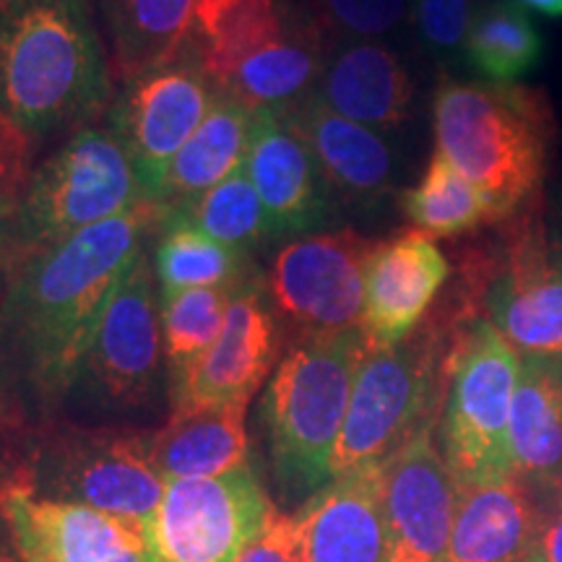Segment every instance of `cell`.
<instances>
[{"label": "cell", "instance_id": "obj_1", "mask_svg": "<svg viewBox=\"0 0 562 562\" xmlns=\"http://www.w3.org/2000/svg\"><path fill=\"white\" fill-rule=\"evenodd\" d=\"M165 220L167 209L146 199L16 258L0 305V347L40 402L53 404L74 391L112 292L144 252L146 232Z\"/></svg>", "mask_w": 562, "mask_h": 562}, {"label": "cell", "instance_id": "obj_2", "mask_svg": "<svg viewBox=\"0 0 562 562\" xmlns=\"http://www.w3.org/2000/svg\"><path fill=\"white\" fill-rule=\"evenodd\" d=\"M110 76L87 0H0V115L26 136L89 117Z\"/></svg>", "mask_w": 562, "mask_h": 562}, {"label": "cell", "instance_id": "obj_3", "mask_svg": "<svg viewBox=\"0 0 562 562\" xmlns=\"http://www.w3.org/2000/svg\"><path fill=\"white\" fill-rule=\"evenodd\" d=\"M368 336L362 328L300 339L263 396V425L279 497L302 508L334 480V453Z\"/></svg>", "mask_w": 562, "mask_h": 562}, {"label": "cell", "instance_id": "obj_4", "mask_svg": "<svg viewBox=\"0 0 562 562\" xmlns=\"http://www.w3.org/2000/svg\"><path fill=\"white\" fill-rule=\"evenodd\" d=\"M432 128L438 154L487 191L501 224L539 203L552 140V112L542 94L442 81L435 91Z\"/></svg>", "mask_w": 562, "mask_h": 562}, {"label": "cell", "instance_id": "obj_5", "mask_svg": "<svg viewBox=\"0 0 562 562\" xmlns=\"http://www.w3.org/2000/svg\"><path fill=\"white\" fill-rule=\"evenodd\" d=\"M518 355L482 315L456 328L446 355L440 453L456 487L513 476L510 404Z\"/></svg>", "mask_w": 562, "mask_h": 562}, {"label": "cell", "instance_id": "obj_6", "mask_svg": "<svg viewBox=\"0 0 562 562\" xmlns=\"http://www.w3.org/2000/svg\"><path fill=\"white\" fill-rule=\"evenodd\" d=\"M440 355L435 326L391 347L368 344L336 442L334 476L389 461L417 435L435 430L446 383V357L440 360Z\"/></svg>", "mask_w": 562, "mask_h": 562}, {"label": "cell", "instance_id": "obj_7", "mask_svg": "<svg viewBox=\"0 0 562 562\" xmlns=\"http://www.w3.org/2000/svg\"><path fill=\"white\" fill-rule=\"evenodd\" d=\"M146 199L136 165L117 133L87 128L32 172L16 209L21 240L26 248L58 243L91 224L121 216Z\"/></svg>", "mask_w": 562, "mask_h": 562}, {"label": "cell", "instance_id": "obj_8", "mask_svg": "<svg viewBox=\"0 0 562 562\" xmlns=\"http://www.w3.org/2000/svg\"><path fill=\"white\" fill-rule=\"evenodd\" d=\"M19 480L47 501L87 505L144 526L154 521L167 490L149 459V435L83 427L55 432L30 476Z\"/></svg>", "mask_w": 562, "mask_h": 562}, {"label": "cell", "instance_id": "obj_9", "mask_svg": "<svg viewBox=\"0 0 562 562\" xmlns=\"http://www.w3.org/2000/svg\"><path fill=\"white\" fill-rule=\"evenodd\" d=\"M503 227L484 279V318L518 357L562 362V232L539 203Z\"/></svg>", "mask_w": 562, "mask_h": 562}, {"label": "cell", "instance_id": "obj_10", "mask_svg": "<svg viewBox=\"0 0 562 562\" xmlns=\"http://www.w3.org/2000/svg\"><path fill=\"white\" fill-rule=\"evenodd\" d=\"M273 513L250 463L216 476L167 482L149 524L154 562H237Z\"/></svg>", "mask_w": 562, "mask_h": 562}, {"label": "cell", "instance_id": "obj_11", "mask_svg": "<svg viewBox=\"0 0 562 562\" xmlns=\"http://www.w3.org/2000/svg\"><path fill=\"white\" fill-rule=\"evenodd\" d=\"M161 311L146 256L133 261L104 307L76 389L110 412H140L157 398Z\"/></svg>", "mask_w": 562, "mask_h": 562}, {"label": "cell", "instance_id": "obj_12", "mask_svg": "<svg viewBox=\"0 0 562 562\" xmlns=\"http://www.w3.org/2000/svg\"><path fill=\"white\" fill-rule=\"evenodd\" d=\"M375 245L360 232L339 229L302 237L279 250L269 290L297 341L362 328L364 273Z\"/></svg>", "mask_w": 562, "mask_h": 562}, {"label": "cell", "instance_id": "obj_13", "mask_svg": "<svg viewBox=\"0 0 562 562\" xmlns=\"http://www.w3.org/2000/svg\"><path fill=\"white\" fill-rule=\"evenodd\" d=\"M0 521L21 562H154L149 526L47 501L21 480L0 487Z\"/></svg>", "mask_w": 562, "mask_h": 562}, {"label": "cell", "instance_id": "obj_14", "mask_svg": "<svg viewBox=\"0 0 562 562\" xmlns=\"http://www.w3.org/2000/svg\"><path fill=\"white\" fill-rule=\"evenodd\" d=\"M214 91L201 68L180 66L178 60L128 81L115 112V133L151 201H157L172 159L214 108Z\"/></svg>", "mask_w": 562, "mask_h": 562}, {"label": "cell", "instance_id": "obj_15", "mask_svg": "<svg viewBox=\"0 0 562 562\" xmlns=\"http://www.w3.org/2000/svg\"><path fill=\"white\" fill-rule=\"evenodd\" d=\"M381 474L389 562H448L459 487L432 430L383 461Z\"/></svg>", "mask_w": 562, "mask_h": 562}, {"label": "cell", "instance_id": "obj_16", "mask_svg": "<svg viewBox=\"0 0 562 562\" xmlns=\"http://www.w3.org/2000/svg\"><path fill=\"white\" fill-rule=\"evenodd\" d=\"M277 347L279 331L271 307L258 286H245L243 281L216 341L172 375L175 409L248 404L269 375Z\"/></svg>", "mask_w": 562, "mask_h": 562}, {"label": "cell", "instance_id": "obj_17", "mask_svg": "<svg viewBox=\"0 0 562 562\" xmlns=\"http://www.w3.org/2000/svg\"><path fill=\"white\" fill-rule=\"evenodd\" d=\"M292 518L305 562H389L381 463L334 476Z\"/></svg>", "mask_w": 562, "mask_h": 562}, {"label": "cell", "instance_id": "obj_18", "mask_svg": "<svg viewBox=\"0 0 562 562\" xmlns=\"http://www.w3.org/2000/svg\"><path fill=\"white\" fill-rule=\"evenodd\" d=\"M451 266L427 232L378 243L364 273L362 331L370 347L404 341L446 284Z\"/></svg>", "mask_w": 562, "mask_h": 562}, {"label": "cell", "instance_id": "obj_19", "mask_svg": "<svg viewBox=\"0 0 562 562\" xmlns=\"http://www.w3.org/2000/svg\"><path fill=\"white\" fill-rule=\"evenodd\" d=\"M243 170L263 203L273 235L313 229L326 216L331 191L318 161L277 110H252L250 146Z\"/></svg>", "mask_w": 562, "mask_h": 562}, {"label": "cell", "instance_id": "obj_20", "mask_svg": "<svg viewBox=\"0 0 562 562\" xmlns=\"http://www.w3.org/2000/svg\"><path fill=\"white\" fill-rule=\"evenodd\" d=\"M313 151L328 191L355 206H370L391 191L393 151L381 133L339 115L318 91L277 110Z\"/></svg>", "mask_w": 562, "mask_h": 562}, {"label": "cell", "instance_id": "obj_21", "mask_svg": "<svg viewBox=\"0 0 562 562\" xmlns=\"http://www.w3.org/2000/svg\"><path fill=\"white\" fill-rule=\"evenodd\" d=\"M539 513L521 476L459 487L448 562H526Z\"/></svg>", "mask_w": 562, "mask_h": 562}, {"label": "cell", "instance_id": "obj_22", "mask_svg": "<svg viewBox=\"0 0 562 562\" xmlns=\"http://www.w3.org/2000/svg\"><path fill=\"white\" fill-rule=\"evenodd\" d=\"M318 97L349 121L372 131H396L409 121L414 83L391 47L357 42L323 70Z\"/></svg>", "mask_w": 562, "mask_h": 562}, {"label": "cell", "instance_id": "obj_23", "mask_svg": "<svg viewBox=\"0 0 562 562\" xmlns=\"http://www.w3.org/2000/svg\"><path fill=\"white\" fill-rule=\"evenodd\" d=\"M248 404L180 406L165 427L149 435L154 469L172 480L216 476L248 463Z\"/></svg>", "mask_w": 562, "mask_h": 562}, {"label": "cell", "instance_id": "obj_24", "mask_svg": "<svg viewBox=\"0 0 562 562\" xmlns=\"http://www.w3.org/2000/svg\"><path fill=\"white\" fill-rule=\"evenodd\" d=\"M510 404L513 472L529 480L562 476V362L518 357Z\"/></svg>", "mask_w": 562, "mask_h": 562}, {"label": "cell", "instance_id": "obj_25", "mask_svg": "<svg viewBox=\"0 0 562 562\" xmlns=\"http://www.w3.org/2000/svg\"><path fill=\"white\" fill-rule=\"evenodd\" d=\"M250 125L252 110L229 97H216L206 121L172 159L161 180L157 203L175 211L243 170L250 146Z\"/></svg>", "mask_w": 562, "mask_h": 562}, {"label": "cell", "instance_id": "obj_26", "mask_svg": "<svg viewBox=\"0 0 562 562\" xmlns=\"http://www.w3.org/2000/svg\"><path fill=\"white\" fill-rule=\"evenodd\" d=\"M323 42L313 26H292L284 37L248 55L216 91L248 110H279L311 94L323 76Z\"/></svg>", "mask_w": 562, "mask_h": 562}, {"label": "cell", "instance_id": "obj_27", "mask_svg": "<svg viewBox=\"0 0 562 562\" xmlns=\"http://www.w3.org/2000/svg\"><path fill=\"white\" fill-rule=\"evenodd\" d=\"M193 0H112L115 68L125 81L178 60L191 34Z\"/></svg>", "mask_w": 562, "mask_h": 562}, {"label": "cell", "instance_id": "obj_28", "mask_svg": "<svg viewBox=\"0 0 562 562\" xmlns=\"http://www.w3.org/2000/svg\"><path fill=\"white\" fill-rule=\"evenodd\" d=\"M402 209L406 220L430 237H453L482 224H501L487 191L461 175L438 151L419 186L402 195Z\"/></svg>", "mask_w": 562, "mask_h": 562}, {"label": "cell", "instance_id": "obj_29", "mask_svg": "<svg viewBox=\"0 0 562 562\" xmlns=\"http://www.w3.org/2000/svg\"><path fill=\"white\" fill-rule=\"evenodd\" d=\"M544 42L521 3H497L472 21L463 55L482 79L510 87L542 60Z\"/></svg>", "mask_w": 562, "mask_h": 562}, {"label": "cell", "instance_id": "obj_30", "mask_svg": "<svg viewBox=\"0 0 562 562\" xmlns=\"http://www.w3.org/2000/svg\"><path fill=\"white\" fill-rule=\"evenodd\" d=\"M243 252L216 243L206 232L193 224L167 216L165 235L157 245L154 269L161 281V290H203V286L240 284Z\"/></svg>", "mask_w": 562, "mask_h": 562}, {"label": "cell", "instance_id": "obj_31", "mask_svg": "<svg viewBox=\"0 0 562 562\" xmlns=\"http://www.w3.org/2000/svg\"><path fill=\"white\" fill-rule=\"evenodd\" d=\"M167 216H178V220L193 224L209 237H214L216 243L237 252L273 235L263 203L245 170L229 175L227 180L195 195L186 206L167 211Z\"/></svg>", "mask_w": 562, "mask_h": 562}, {"label": "cell", "instance_id": "obj_32", "mask_svg": "<svg viewBox=\"0 0 562 562\" xmlns=\"http://www.w3.org/2000/svg\"><path fill=\"white\" fill-rule=\"evenodd\" d=\"M290 30L279 0H240L224 13L216 30L203 37L199 68L216 89L248 55L284 37Z\"/></svg>", "mask_w": 562, "mask_h": 562}, {"label": "cell", "instance_id": "obj_33", "mask_svg": "<svg viewBox=\"0 0 562 562\" xmlns=\"http://www.w3.org/2000/svg\"><path fill=\"white\" fill-rule=\"evenodd\" d=\"M240 284L203 286V290L165 294L161 339H165V355L170 360L172 375L186 364H191L195 357H201L216 341L224 321H227L232 297L240 290Z\"/></svg>", "mask_w": 562, "mask_h": 562}, {"label": "cell", "instance_id": "obj_34", "mask_svg": "<svg viewBox=\"0 0 562 562\" xmlns=\"http://www.w3.org/2000/svg\"><path fill=\"white\" fill-rule=\"evenodd\" d=\"M30 180V136L0 115V216L21 206Z\"/></svg>", "mask_w": 562, "mask_h": 562}, {"label": "cell", "instance_id": "obj_35", "mask_svg": "<svg viewBox=\"0 0 562 562\" xmlns=\"http://www.w3.org/2000/svg\"><path fill=\"white\" fill-rule=\"evenodd\" d=\"M422 37L438 50H456L472 30V0H419Z\"/></svg>", "mask_w": 562, "mask_h": 562}, {"label": "cell", "instance_id": "obj_36", "mask_svg": "<svg viewBox=\"0 0 562 562\" xmlns=\"http://www.w3.org/2000/svg\"><path fill=\"white\" fill-rule=\"evenodd\" d=\"M326 3L336 24L364 37L391 32L406 13V0H326Z\"/></svg>", "mask_w": 562, "mask_h": 562}, {"label": "cell", "instance_id": "obj_37", "mask_svg": "<svg viewBox=\"0 0 562 562\" xmlns=\"http://www.w3.org/2000/svg\"><path fill=\"white\" fill-rule=\"evenodd\" d=\"M237 562H305L302 560L294 518L279 510L273 513L269 526L252 539Z\"/></svg>", "mask_w": 562, "mask_h": 562}, {"label": "cell", "instance_id": "obj_38", "mask_svg": "<svg viewBox=\"0 0 562 562\" xmlns=\"http://www.w3.org/2000/svg\"><path fill=\"white\" fill-rule=\"evenodd\" d=\"M526 562H562V505L552 516L539 518L537 537Z\"/></svg>", "mask_w": 562, "mask_h": 562}, {"label": "cell", "instance_id": "obj_39", "mask_svg": "<svg viewBox=\"0 0 562 562\" xmlns=\"http://www.w3.org/2000/svg\"><path fill=\"white\" fill-rule=\"evenodd\" d=\"M240 0H193V13H191V34L203 40L216 30V24L224 19L232 5H237Z\"/></svg>", "mask_w": 562, "mask_h": 562}, {"label": "cell", "instance_id": "obj_40", "mask_svg": "<svg viewBox=\"0 0 562 562\" xmlns=\"http://www.w3.org/2000/svg\"><path fill=\"white\" fill-rule=\"evenodd\" d=\"M24 250H26V245H24V240H21L16 211H13V214L0 216V269H3V266L16 263V258Z\"/></svg>", "mask_w": 562, "mask_h": 562}, {"label": "cell", "instance_id": "obj_41", "mask_svg": "<svg viewBox=\"0 0 562 562\" xmlns=\"http://www.w3.org/2000/svg\"><path fill=\"white\" fill-rule=\"evenodd\" d=\"M516 3H521L524 9L542 13V16H550V19L562 16V0H516Z\"/></svg>", "mask_w": 562, "mask_h": 562}, {"label": "cell", "instance_id": "obj_42", "mask_svg": "<svg viewBox=\"0 0 562 562\" xmlns=\"http://www.w3.org/2000/svg\"><path fill=\"white\" fill-rule=\"evenodd\" d=\"M554 214H558V229L562 232V186L554 193Z\"/></svg>", "mask_w": 562, "mask_h": 562}, {"label": "cell", "instance_id": "obj_43", "mask_svg": "<svg viewBox=\"0 0 562 562\" xmlns=\"http://www.w3.org/2000/svg\"><path fill=\"white\" fill-rule=\"evenodd\" d=\"M0 562H21V558L11 550H5V547H0Z\"/></svg>", "mask_w": 562, "mask_h": 562}]
</instances>
